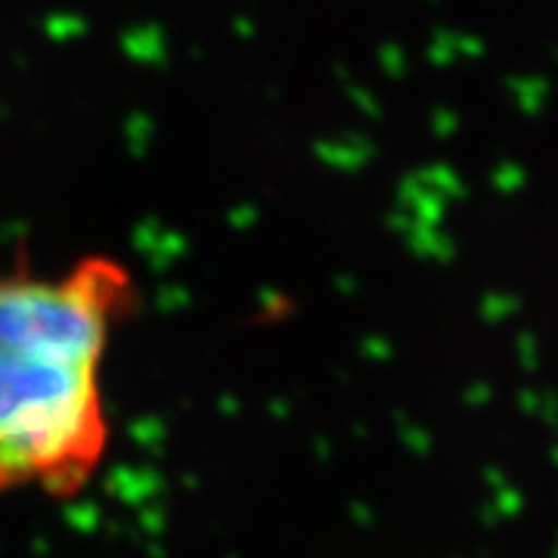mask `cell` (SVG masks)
Wrapping results in <instances>:
<instances>
[{"instance_id":"cell-1","label":"cell","mask_w":558,"mask_h":558,"mask_svg":"<svg viewBox=\"0 0 558 558\" xmlns=\"http://www.w3.org/2000/svg\"><path fill=\"white\" fill-rule=\"evenodd\" d=\"M134 277L90 255L60 274H0V490L72 494L109 444L102 360Z\"/></svg>"}]
</instances>
